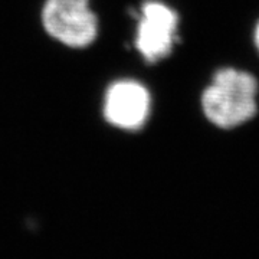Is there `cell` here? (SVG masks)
Here are the masks:
<instances>
[{"instance_id":"6da1fadb","label":"cell","mask_w":259,"mask_h":259,"mask_svg":"<svg viewBox=\"0 0 259 259\" xmlns=\"http://www.w3.org/2000/svg\"><path fill=\"white\" fill-rule=\"evenodd\" d=\"M258 79L248 71L222 68L216 71L200 97L209 122L231 130L250 121L258 112Z\"/></svg>"},{"instance_id":"7a4b0ae2","label":"cell","mask_w":259,"mask_h":259,"mask_svg":"<svg viewBox=\"0 0 259 259\" xmlns=\"http://www.w3.org/2000/svg\"><path fill=\"white\" fill-rule=\"evenodd\" d=\"M40 19L48 35L68 48L90 47L98 36V18L90 0H45Z\"/></svg>"},{"instance_id":"3957f363","label":"cell","mask_w":259,"mask_h":259,"mask_svg":"<svg viewBox=\"0 0 259 259\" xmlns=\"http://www.w3.org/2000/svg\"><path fill=\"white\" fill-rule=\"evenodd\" d=\"M179 36V15L160 0H146L137 13L134 47L147 64L171 55Z\"/></svg>"},{"instance_id":"277c9868","label":"cell","mask_w":259,"mask_h":259,"mask_svg":"<svg viewBox=\"0 0 259 259\" xmlns=\"http://www.w3.org/2000/svg\"><path fill=\"white\" fill-rule=\"evenodd\" d=\"M102 114L112 127L137 131L150 118L151 94L144 83L136 79L114 81L104 94Z\"/></svg>"},{"instance_id":"5b68a950","label":"cell","mask_w":259,"mask_h":259,"mask_svg":"<svg viewBox=\"0 0 259 259\" xmlns=\"http://www.w3.org/2000/svg\"><path fill=\"white\" fill-rule=\"evenodd\" d=\"M253 44H255V48H256V51H258L259 54V22L256 23L255 30H253Z\"/></svg>"}]
</instances>
